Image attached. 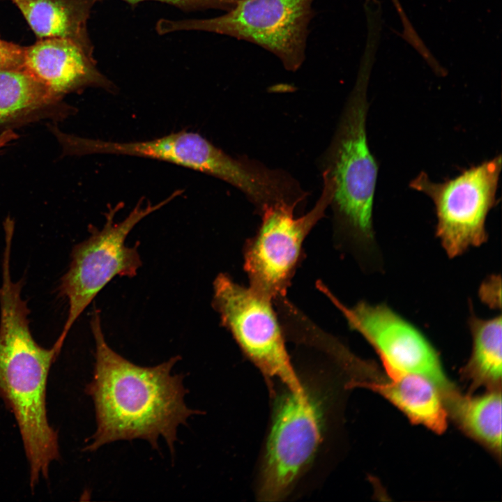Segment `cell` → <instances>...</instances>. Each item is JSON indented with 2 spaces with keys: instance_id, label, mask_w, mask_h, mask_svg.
<instances>
[{
  "instance_id": "obj_14",
  "label": "cell",
  "mask_w": 502,
  "mask_h": 502,
  "mask_svg": "<svg viewBox=\"0 0 502 502\" xmlns=\"http://www.w3.org/2000/svg\"><path fill=\"white\" fill-rule=\"evenodd\" d=\"M73 112L23 68L0 70V134L43 120H62Z\"/></svg>"
},
{
  "instance_id": "obj_2",
  "label": "cell",
  "mask_w": 502,
  "mask_h": 502,
  "mask_svg": "<svg viewBox=\"0 0 502 502\" xmlns=\"http://www.w3.org/2000/svg\"><path fill=\"white\" fill-rule=\"evenodd\" d=\"M22 281L15 282L10 263L2 262L0 287V397L13 413L29 464L30 487L47 478L50 463L59 458L58 434L49 424L46 386L61 348L39 345L29 328Z\"/></svg>"
},
{
  "instance_id": "obj_4",
  "label": "cell",
  "mask_w": 502,
  "mask_h": 502,
  "mask_svg": "<svg viewBox=\"0 0 502 502\" xmlns=\"http://www.w3.org/2000/svg\"><path fill=\"white\" fill-rule=\"evenodd\" d=\"M180 191L174 192L157 204H138L123 220L116 222V209L105 215V222L100 229L90 226V236L75 245L71 261L61 278L60 291L68 301V314L62 332L55 343L63 347L76 320L97 294L115 277H135L142 265L138 247L126 245L132 229L144 218L166 205Z\"/></svg>"
},
{
  "instance_id": "obj_15",
  "label": "cell",
  "mask_w": 502,
  "mask_h": 502,
  "mask_svg": "<svg viewBox=\"0 0 502 502\" xmlns=\"http://www.w3.org/2000/svg\"><path fill=\"white\" fill-rule=\"evenodd\" d=\"M448 418L498 459L501 457V388L480 395L457 388L442 395Z\"/></svg>"
},
{
  "instance_id": "obj_5",
  "label": "cell",
  "mask_w": 502,
  "mask_h": 502,
  "mask_svg": "<svg viewBox=\"0 0 502 502\" xmlns=\"http://www.w3.org/2000/svg\"><path fill=\"white\" fill-rule=\"evenodd\" d=\"M314 0H239L222 15L208 19L169 20L156 23L159 34L202 31L254 43L275 54L284 68L296 71L305 59Z\"/></svg>"
},
{
  "instance_id": "obj_12",
  "label": "cell",
  "mask_w": 502,
  "mask_h": 502,
  "mask_svg": "<svg viewBox=\"0 0 502 502\" xmlns=\"http://www.w3.org/2000/svg\"><path fill=\"white\" fill-rule=\"evenodd\" d=\"M330 357L347 374V387L373 390L393 404L413 424L442 434L448 414L439 389L427 378L358 357L336 339L326 348Z\"/></svg>"
},
{
  "instance_id": "obj_6",
  "label": "cell",
  "mask_w": 502,
  "mask_h": 502,
  "mask_svg": "<svg viewBox=\"0 0 502 502\" xmlns=\"http://www.w3.org/2000/svg\"><path fill=\"white\" fill-rule=\"evenodd\" d=\"M322 174L323 189L314 206L296 218L295 207L277 204L266 208L256 234L243 247V268L249 287L258 296L273 301L285 296L304 258L303 245L312 228L324 216L334 188Z\"/></svg>"
},
{
  "instance_id": "obj_18",
  "label": "cell",
  "mask_w": 502,
  "mask_h": 502,
  "mask_svg": "<svg viewBox=\"0 0 502 502\" xmlns=\"http://www.w3.org/2000/svg\"><path fill=\"white\" fill-rule=\"evenodd\" d=\"M130 3L144 1H155L176 6L184 11H197L206 9L231 10L239 0H123Z\"/></svg>"
},
{
  "instance_id": "obj_9",
  "label": "cell",
  "mask_w": 502,
  "mask_h": 502,
  "mask_svg": "<svg viewBox=\"0 0 502 502\" xmlns=\"http://www.w3.org/2000/svg\"><path fill=\"white\" fill-rule=\"evenodd\" d=\"M322 402L305 388L289 390L275 401L262 466L259 497L264 501L283 499L314 457L322 440Z\"/></svg>"
},
{
  "instance_id": "obj_1",
  "label": "cell",
  "mask_w": 502,
  "mask_h": 502,
  "mask_svg": "<svg viewBox=\"0 0 502 502\" xmlns=\"http://www.w3.org/2000/svg\"><path fill=\"white\" fill-rule=\"evenodd\" d=\"M91 329L96 344L92 381L86 393L93 401L97 429L85 450H96L120 440L142 439L158 448L162 436L172 453L180 425L200 411L189 409L184 397L183 374H172L181 359L174 356L153 367L128 360L109 347L102 329L100 311L94 309Z\"/></svg>"
},
{
  "instance_id": "obj_13",
  "label": "cell",
  "mask_w": 502,
  "mask_h": 502,
  "mask_svg": "<svg viewBox=\"0 0 502 502\" xmlns=\"http://www.w3.org/2000/svg\"><path fill=\"white\" fill-rule=\"evenodd\" d=\"M22 68L57 96L88 86L112 90L78 40L43 38L24 47Z\"/></svg>"
},
{
  "instance_id": "obj_8",
  "label": "cell",
  "mask_w": 502,
  "mask_h": 502,
  "mask_svg": "<svg viewBox=\"0 0 502 502\" xmlns=\"http://www.w3.org/2000/svg\"><path fill=\"white\" fill-rule=\"evenodd\" d=\"M213 288L212 306L246 357L267 377L278 379L287 389L303 393L305 388L291 365L273 301L225 273L216 276Z\"/></svg>"
},
{
  "instance_id": "obj_3",
  "label": "cell",
  "mask_w": 502,
  "mask_h": 502,
  "mask_svg": "<svg viewBox=\"0 0 502 502\" xmlns=\"http://www.w3.org/2000/svg\"><path fill=\"white\" fill-rule=\"evenodd\" d=\"M375 52L365 47L356 84L321 162L333 184L330 206L335 245L367 271H378L383 264L372 216L378 165L366 134L367 89Z\"/></svg>"
},
{
  "instance_id": "obj_11",
  "label": "cell",
  "mask_w": 502,
  "mask_h": 502,
  "mask_svg": "<svg viewBox=\"0 0 502 502\" xmlns=\"http://www.w3.org/2000/svg\"><path fill=\"white\" fill-rule=\"evenodd\" d=\"M64 149L70 155L105 153L161 160L211 175L237 189L246 186L252 174L247 158L231 156L199 134L185 130L153 139L128 142L68 135Z\"/></svg>"
},
{
  "instance_id": "obj_21",
  "label": "cell",
  "mask_w": 502,
  "mask_h": 502,
  "mask_svg": "<svg viewBox=\"0 0 502 502\" xmlns=\"http://www.w3.org/2000/svg\"><path fill=\"white\" fill-rule=\"evenodd\" d=\"M367 1L376 2V0H367ZM402 22L404 29H408L411 26V24L404 12V10L400 4L399 0H392Z\"/></svg>"
},
{
  "instance_id": "obj_10",
  "label": "cell",
  "mask_w": 502,
  "mask_h": 502,
  "mask_svg": "<svg viewBox=\"0 0 502 502\" xmlns=\"http://www.w3.org/2000/svg\"><path fill=\"white\" fill-rule=\"evenodd\" d=\"M317 287L341 312L350 329L373 347L383 366L421 375L431 381L441 395L457 387L446 374L439 355L429 340L390 307L365 301L349 307L320 281Z\"/></svg>"
},
{
  "instance_id": "obj_17",
  "label": "cell",
  "mask_w": 502,
  "mask_h": 502,
  "mask_svg": "<svg viewBox=\"0 0 502 502\" xmlns=\"http://www.w3.org/2000/svg\"><path fill=\"white\" fill-rule=\"evenodd\" d=\"M20 10L35 34L43 39L78 40L84 15L77 14L59 0H10Z\"/></svg>"
},
{
  "instance_id": "obj_16",
  "label": "cell",
  "mask_w": 502,
  "mask_h": 502,
  "mask_svg": "<svg viewBox=\"0 0 502 502\" xmlns=\"http://www.w3.org/2000/svg\"><path fill=\"white\" fill-rule=\"evenodd\" d=\"M468 326L472 338L470 357L461 369V375L469 384L471 393L477 388H501L502 317L499 314L485 319L471 308Z\"/></svg>"
},
{
  "instance_id": "obj_19",
  "label": "cell",
  "mask_w": 502,
  "mask_h": 502,
  "mask_svg": "<svg viewBox=\"0 0 502 502\" xmlns=\"http://www.w3.org/2000/svg\"><path fill=\"white\" fill-rule=\"evenodd\" d=\"M479 296L482 301L493 309H501V285L500 275H493L481 284Z\"/></svg>"
},
{
  "instance_id": "obj_22",
  "label": "cell",
  "mask_w": 502,
  "mask_h": 502,
  "mask_svg": "<svg viewBox=\"0 0 502 502\" xmlns=\"http://www.w3.org/2000/svg\"><path fill=\"white\" fill-rule=\"evenodd\" d=\"M17 133L13 130H8L0 134V150L10 142L17 138Z\"/></svg>"
},
{
  "instance_id": "obj_7",
  "label": "cell",
  "mask_w": 502,
  "mask_h": 502,
  "mask_svg": "<svg viewBox=\"0 0 502 502\" xmlns=\"http://www.w3.org/2000/svg\"><path fill=\"white\" fill-rule=\"evenodd\" d=\"M501 170L499 155L441 183L432 181L424 172L410 182L412 189L432 200L437 218L436 236L449 258L487 242L486 219L497 204Z\"/></svg>"
},
{
  "instance_id": "obj_20",
  "label": "cell",
  "mask_w": 502,
  "mask_h": 502,
  "mask_svg": "<svg viewBox=\"0 0 502 502\" xmlns=\"http://www.w3.org/2000/svg\"><path fill=\"white\" fill-rule=\"evenodd\" d=\"M24 47L0 38V70L22 68Z\"/></svg>"
}]
</instances>
